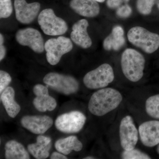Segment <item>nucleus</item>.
<instances>
[{
  "label": "nucleus",
  "mask_w": 159,
  "mask_h": 159,
  "mask_svg": "<svg viewBox=\"0 0 159 159\" xmlns=\"http://www.w3.org/2000/svg\"><path fill=\"white\" fill-rule=\"evenodd\" d=\"M122 2V0H107V5L112 9L119 8Z\"/></svg>",
  "instance_id": "cd10ccee"
},
{
  "label": "nucleus",
  "mask_w": 159,
  "mask_h": 159,
  "mask_svg": "<svg viewBox=\"0 0 159 159\" xmlns=\"http://www.w3.org/2000/svg\"><path fill=\"white\" fill-rule=\"evenodd\" d=\"M11 81L10 75L7 72L3 70L0 71V93L8 87Z\"/></svg>",
  "instance_id": "a878e982"
},
{
  "label": "nucleus",
  "mask_w": 159,
  "mask_h": 159,
  "mask_svg": "<svg viewBox=\"0 0 159 159\" xmlns=\"http://www.w3.org/2000/svg\"><path fill=\"white\" fill-rule=\"evenodd\" d=\"M122 100V95L115 89H101L93 94L88 108L91 113L97 116H104L117 108Z\"/></svg>",
  "instance_id": "f257e3e1"
},
{
  "label": "nucleus",
  "mask_w": 159,
  "mask_h": 159,
  "mask_svg": "<svg viewBox=\"0 0 159 159\" xmlns=\"http://www.w3.org/2000/svg\"><path fill=\"white\" fill-rule=\"evenodd\" d=\"M156 4L158 8L159 9V0H157L156 2Z\"/></svg>",
  "instance_id": "473e14b6"
},
{
  "label": "nucleus",
  "mask_w": 159,
  "mask_h": 159,
  "mask_svg": "<svg viewBox=\"0 0 159 159\" xmlns=\"http://www.w3.org/2000/svg\"><path fill=\"white\" fill-rule=\"evenodd\" d=\"M5 157L7 159H29L28 152L21 143L11 140L6 143L5 147Z\"/></svg>",
  "instance_id": "412c9836"
},
{
  "label": "nucleus",
  "mask_w": 159,
  "mask_h": 159,
  "mask_svg": "<svg viewBox=\"0 0 159 159\" xmlns=\"http://www.w3.org/2000/svg\"><path fill=\"white\" fill-rule=\"evenodd\" d=\"M124 34V30L122 27L115 26L112 30L111 33L103 41V48L107 51H119L125 44Z\"/></svg>",
  "instance_id": "a211bd4d"
},
{
  "label": "nucleus",
  "mask_w": 159,
  "mask_h": 159,
  "mask_svg": "<svg viewBox=\"0 0 159 159\" xmlns=\"http://www.w3.org/2000/svg\"><path fill=\"white\" fill-rule=\"evenodd\" d=\"M12 12L11 0H0V17L7 18Z\"/></svg>",
  "instance_id": "393cba45"
},
{
  "label": "nucleus",
  "mask_w": 159,
  "mask_h": 159,
  "mask_svg": "<svg viewBox=\"0 0 159 159\" xmlns=\"http://www.w3.org/2000/svg\"><path fill=\"white\" fill-rule=\"evenodd\" d=\"M145 109L151 117L159 119V94L149 97L147 99Z\"/></svg>",
  "instance_id": "4be33fe9"
},
{
  "label": "nucleus",
  "mask_w": 159,
  "mask_h": 159,
  "mask_svg": "<svg viewBox=\"0 0 159 159\" xmlns=\"http://www.w3.org/2000/svg\"><path fill=\"white\" fill-rule=\"evenodd\" d=\"M20 123L32 133L42 134L52 127L53 120L47 116H26L22 118Z\"/></svg>",
  "instance_id": "f8f14e48"
},
{
  "label": "nucleus",
  "mask_w": 159,
  "mask_h": 159,
  "mask_svg": "<svg viewBox=\"0 0 159 159\" xmlns=\"http://www.w3.org/2000/svg\"><path fill=\"white\" fill-rule=\"evenodd\" d=\"M119 136L121 146L124 150L134 148L139 139V133L130 116H126L121 120Z\"/></svg>",
  "instance_id": "1a4fd4ad"
},
{
  "label": "nucleus",
  "mask_w": 159,
  "mask_h": 159,
  "mask_svg": "<svg viewBox=\"0 0 159 159\" xmlns=\"http://www.w3.org/2000/svg\"><path fill=\"white\" fill-rule=\"evenodd\" d=\"M50 159H67V157L65 155L62 153H60L59 152H53L51 154Z\"/></svg>",
  "instance_id": "c756f323"
},
{
  "label": "nucleus",
  "mask_w": 159,
  "mask_h": 159,
  "mask_svg": "<svg viewBox=\"0 0 159 159\" xmlns=\"http://www.w3.org/2000/svg\"><path fill=\"white\" fill-rule=\"evenodd\" d=\"M129 1V0H122V2H124L125 3Z\"/></svg>",
  "instance_id": "f704fd0d"
},
{
  "label": "nucleus",
  "mask_w": 159,
  "mask_h": 159,
  "mask_svg": "<svg viewBox=\"0 0 159 159\" xmlns=\"http://www.w3.org/2000/svg\"><path fill=\"white\" fill-rule=\"evenodd\" d=\"M56 150L65 155L71 153L72 151L79 152L83 148L82 143L75 136H70L67 138L57 140L55 143Z\"/></svg>",
  "instance_id": "aec40b11"
},
{
  "label": "nucleus",
  "mask_w": 159,
  "mask_h": 159,
  "mask_svg": "<svg viewBox=\"0 0 159 159\" xmlns=\"http://www.w3.org/2000/svg\"><path fill=\"white\" fill-rule=\"evenodd\" d=\"M157 152L159 154V144L158 145L157 148Z\"/></svg>",
  "instance_id": "72a5a7b5"
},
{
  "label": "nucleus",
  "mask_w": 159,
  "mask_h": 159,
  "mask_svg": "<svg viewBox=\"0 0 159 159\" xmlns=\"http://www.w3.org/2000/svg\"><path fill=\"white\" fill-rule=\"evenodd\" d=\"M145 59L141 53L128 48L123 52L121 57V67L123 74L129 80L136 82L144 74Z\"/></svg>",
  "instance_id": "f03ea898"
},
{
  "label": "nucleus",
  "mask_w": 159,
  "mask_h": 159,
  "mask_svg": "<svg viewBox=\"0 0 159 159\" xmlns=\"http://www.w3.org/2000/svg\"><path fill=\"white\" fill-rule=\"evenodd\" d=\"M127 38L133 45L148 54L153 53L159 47V35L139 26L129 29Z\"/></svg>",
  "instance_id": "7ed1b4c3"
},
{
  "label": "nucleus",
  "mask_w": 159,
  "mask_h": 159,
  "mask_svg": "<svg viewBox=\"0 0 159 159\" xmlns=\"http://www.w3.org/2000/svg\"><path fill=\"white\" fill-rule=\"evenodd\" d=\"M132 9L128 5H124L120 6L118 8L116 11V14L118 16L123 18L129 17L132 13Z\"/></svg>",
  "instance_id": "bb28decb"
},
{
  "label": "nucleus",
  "mask_w": 159,
  "mask_h": 159,
  "mask_svg": "<svg viewBox=\"0 0 159 159\" xmlns=\"http://www.w3.org/2000/svg\"><path fill=\"white\" fill-rule=\"evenodd\" d=\"M33 93L36 97L33 101L34 107L40 112L52 111L55 109L57 103L54 98L50 96L47 87L41 84L34 85Z\"/></svg>",
  "instance_id": "ddd939ff"
},
{
  "label": "nucleus",
  "mask_w": 159,
  "mask_h": 159,
  "mask_svg": "<svg viewBox=\"0 0 159 159\" xmlns=\"http://www.w3.org/2000/svg\"><path fill=\"white\" fill-rule=\"evenodd\" d=\"M70 5L75 12L84 17H96L100 11L99 4L95 0H71Z\"/></svg>",
  "instance_id": "dca6fc26"
},
{
  "label": "nucleus",
  "mask_w": 159,
  "mask_h": 159,
  "mask_svg": "<svg viewBox=\"0 0 159 159\" xmlns=\"http://www.w3.org/2000/svg\"><path fill=\"white\" fill-rule=\"evenodd\" d=\"M122 157L124 159H150V157L138 149L125 150L122 152Z\"/></svg>",
  "instance_id": "b1692460"
},
{
  "label": "nucleus",
  "mask_w": 159,
  "mask_h": 159,
  "mask_svg": "<svg viewBox=\"0 0 159 159\" xmlns=\"http://www.w3.org/2000/svg\"><path fill=\"white\" fill-rule=\"evenodd\" d=\"M88 21L85 19L79 20L72 27L71 40L77 45L83 49H87L92 45V39L88 33Z\"/></svg>",
  "instance_id": "2eb2a0df"
},
{
  "label": "nucleus",
  "mask_w": 159,
  "mask_h": 159,
  "mask_svg": "<svg viewBox=\"0 0 159 159\" xmlns=\"http://www.w3.org/2000/svg\"><path fill=\"white\" fill-rule=\"evenodd\" d=\"M38 21L43 32L47 35H62L68 29L65 21L56 16L51 9H45L41 11Z\"/></svg>",
  "instance_id": "20e7f679"
},
{
  "label": "nucleus",
  "mask_w": 159,
  "mask_h": 159,
  "mask_svg": "<svg viewBox=\"0 0 159 159\" xmlns=\"http://www.w3.org/2000/svg\"><path fill=\"white\" fill-rule=\"evenodd\" d=\"M139 133L142 144L152 147L159 144V121H149L142 123Z\"/></svg>",
  "instance_id": "4468645a"
},
{
  "label": "nucleus",
  "mask_w": 159,
  "mask_h": 159,
  "mask_svg": "<svg viewBox=\"0 0 159 159\" xmlns=\"http://www.w3.org/2000/svg\"><path fill=\"white\" fill-rule=\"evenodd\" d=\"M157 0H137V9L141 14L148 15Z\"/></svg>",
  "instance_id": "5701e85b"
},
{
  "label": "nucleus",
  "mask_w": 159,
  "mask_h": 159,
  "mask_svg": "<svg viewBox=\"0 0 159 159\" xmlns=\"http://www.w3.org/2000/svg\"><path fill=\"white\" fill-rule=\"evenodd\" d=\"M16 17L19 22L29 24L37 16L40 9V4L35 2L28 3L26 0H15Z\"/></svg>",
  "instance_id": "9b49d317"
},
{
  "label": "nucleus",
  "mask_w": 159,
  "mask_h": 159,
  "mask_svg": "<svg viewBox=\"0 0 159 159\" xmlns=\"http://www.w3.org/2000/svg\"><path fill=\"white\" fill-rule=\"evenodd\" d=\"M84 159H95V158H94L93 157H86L84 158Z\"/></svg>",
  "instance_id": "7c9ffc66"
},
{
  "label": "nucleus",
  "mask_w": 159,
  "mask_h": 159,
  "mask_svg": "<svg viewBox=\"0 0 159 159\" xmlns=\"http://www.w3.org/2000/svg\"><path fill=\"white\" fill-rule=\"evenodd\" d=\"M73 48L72 41L68 38L59 36L48 40L44 44L48 62L51 65H56L63 55L70 52Z\"/></svg>",
  "instance_id": "0eeeda50"
},
{
  "label": "nucleus",
  "mask_w": 159,
  "mask_h": 159,
  "mask_svg": "<svg viewBox=\"0 0 159 159\" xmlns=\"http://www.w3.org/2000/svg\"><path fill=\"white\" fill-rule=\"evenodd\" d=\"M43 81L47 86L65 95L74 94L79 88V83L74 77L54 72L47 74Z\"/></svg>",
  "instance_id": "423d86ee"
},
{
  "label": "nucleus",
  "mask_w": 159,
  "mask_h": 159,
  "mask_svg": "<svg viewBox=\"0 0 159 159\" xmlns=\"http://www.w3.org/2000/svg\"><path fill=\"white\" fill-rule=\"evenodd\" d=\"M114 78L112 68L108 64L105 63L86 74L83 82L88 88L96 89L107 86L113 81Z\"/></svg>",
  "instance_id": "39448f33"
},
{
  "label": "nucleus",
  "mask_w": 159,
  "mask_h": 159,
  "mask_svg": "<svg viewBox=\"0 0 159 159\" xmlns=\"http://www.w3.org/2000/svg\"><path fill=\"white\" fill-rule=\"evenodd\" d=\"M86 117L81 112L72 111L61 114L55 122L56 128L64 133H77L83 128Z\"/></svg>",
  "instance_id": "6e6552de"
},
{
  "label": "nucleus",
  "mask_w": 159,
  "mask_h": 159,
  "mask_svg": "<svg viewBox=\"0 0 159 159\" xmlns=\"http://www.w3.org/2000/svg\"><path fill=\"white\" fill-rule=\"evenodd\" d=\"M15 93L11 87L6 88L1 93V100L9 116L14 118L20 111L19 104L15 100Z\"/></svg>",
  "instance_id": "6ab92c4d"
},
{
  "label": "nucleus",
  "mask_w": 159,
  "mask_h": 159,
  "mask_svg": "<svg viewBox=\"0 0 159 159\" xmlns=\"http://www.w3.org/2000/svg\"><path fill=\"white\" fill-rule=\"evenodd\" d=\"M15 37L20 45L28 46L36 53H41L44 51L43 39L40 32L36 29L31 28L20 29Z\"/></svg>",
  "instance_id": "9d476101"
},
{
  "label": "nucleus",
  "mask_w": 159,
  "mask_h": 159,
  "mask_svg": "<svg viewBox=\"0 0 159 159\" xmlns=\"http://www.w3.org/2000/svg\"><path fill=\"white\" fill-rule=\"evenodd\" d=\"M96 2H103L105 0H95Z\"/></svg>",
  "instance_id": "2f4dec72"
},
{
  "label": "nucleus",
  "mask_w": 159,
  "mask_h": 159,
  "mask_svg": "<svg viewBox=\"0 0 159 159\" xmlns=\"http://www.w3.org/2000/svg\"><path fill=\"white\" fill-rule=\"evenodd\" d=\"M52 147L51 138L43 135L38 136L36 142L28 146L29 152L37 159H44L48 157Z\"/></svg>",
  "instance_id": "f3484780"
},
{
  "label": "nucleus",
  "mask_w": 159,
  "mask_h": 159,
  "mask_svg": "<svg viewBox=\"0 0 159 159\" xmlns=\"http://www.w3.org/2000/svg\"><path fill=\"white\" fill-rule=\"evenodd\" d=\"M4 36L2 34H0V61L4 59L6 54V48L3 45L4 43Z\"/></svg>",
  "instance_id": "c85d7f7f"
}]
</instances>
